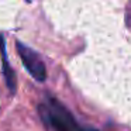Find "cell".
Returning <instances> with one entry per match:
<instances>
[{"mask_svg": "<svg viewBox=\"0 0 131 131\" xmlns=\"http://www.w3.org/2000/svg\"><path fill=\"white\" fill-rule=\"evenodd\" d=\"M17 51L21 58V62L24 63L28 73L38 82H44L47 79V68L44 65L42 59L35 51H32L30 47L21 44L20 41L17 42Z\"/></svg>", "mask_w": 131, "mask_h": 131, "instance_id": "1", "label": "cell"}, {"mask_svg": "<svg viewBox=\"0 0 131 131\" xmlns=\"http://www.w3.org/2000/svg\"><path fill=\"white\" fill-rule=\"evenodd\" d=\"M0 51L3 52L2 58H3V75H4V79H6V85H7V88L10 89V92L14 93V90H16V75H14V72H13V69L10 68L9 62H7L6 47H4V40H3L2 35H0Z\"/></svg>", "mask_w": 131, "mask_h": 131, "instance_id": "2", "label": "cell"}]
</instances>
